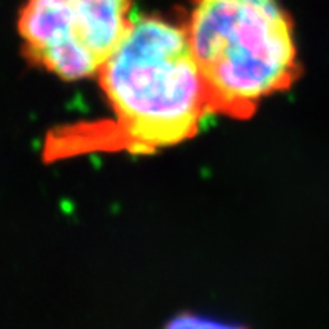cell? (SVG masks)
Instances as JSON below:
<instances>
[{
  "label": "cell",
  "instance_id": "1",
  "mask_svg": "<svg viewBox=\"0 0 329 329\" xmlns=\"http://www.w3.org/2000/svg\"><path fill=\"white\" fill-rule=\"evenodd\" d=\"M97 77L114 119L61 129L47 141L49 159L96 149L156 152L197 136L216 114L184 26L166 19H134Z\"/></svg>",
  "mask_w": 329,
  "mask_h": 329
},
{
  "label": "cell",
  "instance_id": "2",
  "mask_svg": "<svg viewBox=\"0 0 329 329\" xmlns=\"http://www.w3.org/2000/svg\"><path fill=\"white\" fill-rule=\"evenodd\" d=\"M184 31L216 114L249 119L297 74L292 26L279 0H194Z\"/></svg>",
  "mask_w": 329,
  "mask_h": 329
},
{
  "label": "cell",
  "instance_id": "3",
  "mask_svg": "<svg viewBox=\"0 0 329 329\" xmlns=\"http://www.w3.org/2000/svg\"><path fill=\"white\" fill-rule=\"evenodd\" d=\"M132 0H27L24 56L64 81L97 76L132 27Z\"/></svg>",
  "mask_w": 329,
  "mask_h": 329
},
{
  "label": "cell",
  "instance_id": "4",
  "mask_svg": "<svg viewBox=\"0 0 329 329\" xmlns=\"http://www.w3.org/2000/svg\"><path fill=\"white\" fill-rule=\"evenodd\" d=\"M162 329H249L244 324L222 321V319L204 316V314L182 311L172 316Z\"/></svg>",
  "mask_w": 329,
  "mask_h": 329
}]
</instances>
